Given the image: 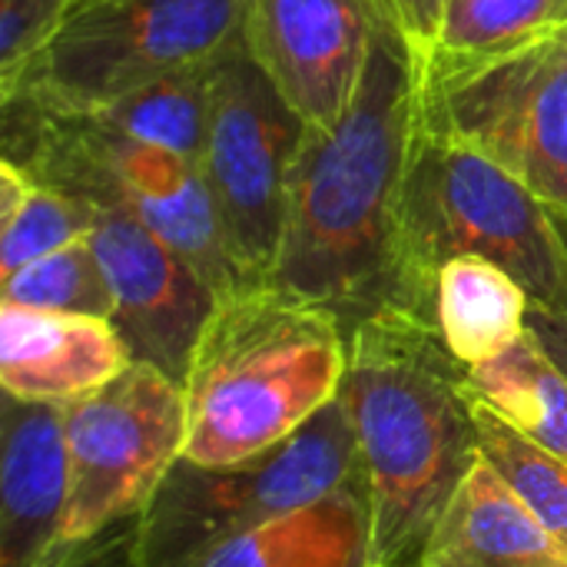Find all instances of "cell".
Returning <instances> with one entry per match:
<instances>
[{"label": "cell", "instance_id": "1", "mask_svg": "<svg viewBox=\"0 0 567 567\" xmlns=\"http://www.w3.org/2000/svg\"><path fill=\"white\" fill-rule=\"evenodd\" d=\"M415 103L412 53L382 20L349 110L326 130L306 126L289 169L269 282L332 309L346 329L395 306V216Z\"/></svg>", "mask_w": 567, "mask_h": 567}, {"label": "cell", "instance_id": "2", "mask_svg": "<svg viewBox=\"0 0 567 567\" xmlns=\"http://www.w3.org/2000/svg\"><path fill=\"white\" fill-rule=\"evenodd\" d=\"M346 402L369 512V567H419L452 495L482 458L468 369L432 319L385 306L349 326Z\"/></svg>", "mask_w": 567, "mask_h": 567}, {"label": "cell", "instance_id": "3", "mask_svg": "<svg viewBox=\"0 0 567 567\" xmlns=\"http://www.w3.org/2000/svg\"><path fill=\"white\" fill-rule=\"evenodd\" d=\"M346 322L276 282L219 296L179 379L183 458L236 465L292 439L342 392Z\"/></svg>", "mask_w": 567, "mask_h": 567}, {"label": "cell", "instance_id": "4", "mask_svg": "<svg viewBox=\"0 0 567 567\" xmlns=\"http://www.w3.org/2000/svg\"><path fill=\"white\" fill-rule=\"evenodd\" d=\"M455 256L498 262L535 309L567 316V219L478 150L425 130L415 113L395 216V306L435 322V279Z\"/></svg>", "mask_w": 567, "mask_h": 567}, {"label": "cell", "instance_id": "5", "mask_svg": "<svg viewBox=\"0 0 567 567\" xmlns=\"http://www.w3.org/2000/svg\"><path fill=\"white\" fill-rule=\"evenodd\" d=\"M0 106L3 156L80 206L86 243L113 292L110 322L123 336L130 359L156 365L179 382L216 296L136 216L86 120L50 116L20 100Z\"/></svg>", "mask_w": 567, "mask_h": 567}, {"label": "cell", "instance_id": "6", "mask_svg": "<svg viewBox=\"0 0 567 567\" xmlns=\"http://www.w3.org/2000/svg\"><path fill=\"white\" fill-rule=\"evenodd\" d=\"M349 485H359L355 435L346 402L336 399L256 458H176L133 518V567H196L216 548Z\"/></svg>", "mask_w": 567, "mask_h": 567}, {"label": "cell", "instance_id": "7", "mask_svg": "<svg viewBox=\"0 0 567 567\" xmlns=\"http://www.w3.org/2000/svg\"><path fill=\"white\" fill-rule=\"evenodd\" d=\"M246 7L249 0H73L7 100L50 116H96L136 86L216 63L243 40Z\"/></svg>", "mask_w": 567, "mask_h": 567}, {"label": "cell", "instance_id": "8", "mask_svg": "<svg viewBox=\"0 0 567 567\" xmlns=\"http://www.w3.org/2000/svg\"><path fill=\"white\" fill-rule=\"evenodd\" d=\"M419 123L478 150L567 219V23L419 80Z\"/></svg>", "mask_w": 567, "mask_h": 567}, {"label": "cell", "instance_id": "9", "mask_svg": "<svg viewBox=\"0 0 567 567\" xmlns=\"http://www.w3.org/2000/svg\"><path fill=\"white\" fill-rule=\"evenodd\" d=\"M302 133L306 123L256 63L246 40L229 47L213 66L199 166L246 286L272 279L286 229L289 169Z\"/></svg>", "mask_w": 567, "mask_h": 567}, {"label": "cell", "instance_id": "10", "mask_svg": "<svg viewBox=\"0 0 567 567\" xmlns=\"http://www.w3.org/2000/svg\"><path fill=\"white\" fill-rule=\"evenodd\" d=\"M183 389L146 362H130L113 382L70 402V495L53 551L133 518L183 458Z\"/></svg>", "mask_w": 567, "mask_h": 567}, {"label": "cell", "instance_id": "11", "mask_svg": "<svg viewBox=\"0 0 567 567\" xmlns=\"http://www.w3.org/2000/svg\"><path fill=\"white\" fill-rule=\"evenodd\" d=\"M382 0H249L243 40L306 126H332L352 103Z\"/></svg>", "mask_w": 567, "mask_h": 567}, {"label": "cell", "instance_id": "12", "mask_svg": "<svg viewBox=\"0 0 567 567\" xmlns=\"http://www.w3.org/2000/svg\"><path fill=\"white\" fill-rule=\"evenodd\" d=\"M86 126L136 216L203 279V286L216 299L246 286L199 159L120 136L93 120H86Z\"/></svg>", "mask_w": 567, "mask_h": 567}, {"label": "cell", "instance_id": "13", "mask_svg": "<svg viewBox=\"0 0 567 567\" xmlns=\"http://www.w3.org/2000/svg\"><path fill=\"white\" fill-rule=\"evenodd\" d=\"M70 495L66 405L3 395L0 405V567H40Z\"/></svg>", "mask_w": 567, "mask_h": 567}, {"label": "cell", "instance_id": "14", "mask_svg": "<svg viewBox=\"0 0 567 567\" xmlns=\"http://www.w3.org/2000/svg\"><path fill=\"white\" fill-rule=\"evenodd\" d=\"M130 362V349L110 319L0 302L3 395L70 405L113 382Z\"/></svg>", "mask_w": 567, "mask_h": 567}, {"label": "cell", "instance_id": "15", "mask_svg": "<svg viewBox=\"0 0 567 567\" xmlns=\"http://www.w3.org/2000/svg\"><path fill=\"white\" fill-rule=\"evenodd\" d=\"M565 548L478 458L439 518L419 567H565Z\"/></svg>", "mask_w": 567, "mask_h": 567}, {"label": "cell", "instance_id": "16", "mask_svg": "<svg viewBox=\"0 0 567 567\" xmlns=\"http://www.w3.org/2000/svg\"><path fill=\"white\" fill-rule=\"evenodd\" d=\"M196 567H369L362 485L339 488L223 548Z\"/></svg>", "mask_w": 567, "mask_h": 567}, {"label": "cell", "instance_id": "17", "mask_svg": "<svg viewBox=\"0 0 567 567\" xmlns=\"http://www.w3.org/2000/svg\"><path fill=\"white\" fill-rule=\"evenodd\" d=\"M532 296L498 262L485 256H455L435 279V329L449 352L475 369L528 332Z\"/></svg>", "mask_w": 567, "mask_h": 567}, {"label": "cell", "instance_id": "18", "mask_svg": "<svg viewBox=\"0 0 567 567\" xmlns=\"http://www.w3.org/2000/svg\"><path fill=\"white\" fill-rule=\"evenodd\" d=\"M468 385L515 432L567 462V372L532 329L502 355L468 369Z\"/></svg>", "mask_w": 567, "mask_h": 567}, {"label": "cell", "instance_id": "19", "mask_svg": "<svg viewBox=\"0 0 567 567\" xmlns=\"http://www.w3.org/2000/svg\"><path fill=\"white\" fill-rule=\"evenodd\" d=\"M567 23V0H445L419 80L492 60Z\"/></svg>", "mask_w": 567, "mask_h": 567}, {"label": "cell", "instance_id": "20", "mask_svg": "<svg viewBox=\"0 0 567 567\" xmlns=\"http://www.w3.org/2000/svg\"><path fill=\"white\" fill-rule=\"evenodd\" d=\"M213 66L216 63L186 66L179 73L136 86L133 93L120 96L96 116H80V120H93L103 130H113L120 136L143 140V143L199 159L206 146V126H209Z\"/></svg>", "mask_w": 567, "mask_h": 567}, {"label": "cell", "instance_id": "21", "mask_svg": "<svg viewBox=\"0 0 567 567\" xmlns=\"http://www.w3.org/2000/svg\"><path fill=\"white\" fill-rule=\"evenodd\" d=\"M468 409L482 458L508 482L567 555V462L515 432L468 385Z\"/></svg>", "mask_w": 567, "mask_h": 567}, {"label": "cell", "instance_id": "22", "mask_svg": "<svg viewBox=\"0 0 567 567\" xmlns=\"http://www.w3.org/2000/svg\"><path fill=\"white\" fill-rule=\"evenodd\" d=\"M0 302L113 319V292L86 239L70 243L0 279Z\"/></svg>", "mask_w": 567, "mask_h": 567}, {"label": "cell", "instance_id": "23", "mask_svg": "<svg viewBox=\"0 0 567 567\" xmlns=\"http://www.w3.org/2000/svg\"><path fill=\"white\" fill-rule=\"evenodd\" d=\"M80 239H86L80 206L70 196L37 183L27 203L0 223V279Z\"/></svg>", "mask_w": 567, "mask_h": 567}, {"label": "cell", "instance_id": "24", "mask_svg": "<svg viewBox=\"0 0 567 567\" xmlns=\"http://www.w3.org/2000/svg\"><path fill=\"white\" fill-rule=\"evenodd\" d=\"M70 7L73 0H0V100L17 93Z\"/></svg>", "mask_w": 567, "mask_h": 567}, {"label": "cell", "instance_id": "25", "mask_svg": "<svg viewBox=\"0 0 567 567\" xmlns=\"http://www.w3.org/2000/svg\"><path fill=\"white\" fill-rule=\"evenodd\" d=\"M133 518H123L86 542L50 551L40 567H133Z\"/></svg>", "mask_w": 567, "mask_h": 567}, {"label": "cell", "instance_id": "26", "mask_svg": "<svg viewBox=\"0 0 567 567\" xmlns=\"http://www.w3.org/2000/svg\"><path fill=\"white\" fill-rule=\"evenodd\" d=\"M442 7H445V0H382V13L395 27V33L405 40L415 66L422 63V56L435 37Z\"/></svg>", "mask_w": 567, "mask_h": 567}, {"label": "cell", "instance_id": "27", "mask_svg": "<svg viewBox=\"0 0 567 567\" xmlns=\"http://www.w3.org/2000/svg\"><path fill=\"white\" fill-rule=\"evenodd\" d=\"M33 189H37V176L17 159L0 156V223H7Z\"/></svg>", "mask_w": 567, "mask_h": 567}, {"label": "cell", "instance_id": "28", "mask_svg": "<svg viewBox=\"0 0 567 567\" xmlns=\"http://www.w3.org/2000/svg\"><path fill=\"white\" fill-rule=\"evenodd\" d=\"M528 329L538 336V342L548 349V355L567 372V316H561V312H548V309H535V306H532Z\"/></svg>", "mask_w": 567, "mask_h": 567}, {"label": "cell", "instance_id": "29", "mask_svg": "<svg viewBox=\"0 0 567 567\" xmlns=\"http://www.w3.org/2000/svg\"><path fill=\"white\" fill-rule=\"evenodd\" d=\"M565 567H567V561H565Z\"/></svg>", "mask_w": 567, "mask_h": 567}]
</instances>
